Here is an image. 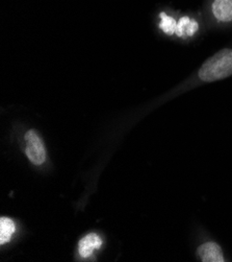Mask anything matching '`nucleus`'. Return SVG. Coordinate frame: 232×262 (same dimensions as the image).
<instances>
[{"label": "nucleus", "instance_id": "obj_1", "mask_svg": "<svg viewBox=\"0 0 232 262\" xmlns=\"http://www.w3.org/2000/svg\"><path fill=\"white\" fill-rule=\"evenodd\" d=\"M199 78L205 83L217 82L232 75V49L225 48L206 60L199 70Z\"/></svg>", "mask_w": 232, "mask_h": 262}, {"label": "nucleus", "instance_id": "obj_2", "mask_svg": "<svg viewBox=\"0 0 232 262\" xmlns=\"http://www.w3.org/2000/svg\"><path fill=\"white\" fill-rule=\"evenodd\" d=\"M24 139L25 143H27L25 152H27L31 162L35 165L43 164L46 160V149L39 134L36 130L31 129L25 134Z\"/></svg>", "mask_w": 232, "mask_h": 262}, {"label": "nucleus", "instance_id": "obj_3", "mask_svg": "<svg viewBox=\"0 0 232 262\" xmlns=\"http://www.w3.org/2000/svg\"><path fill=\"white\" fill-rule=\"evenodd\" d=\"M198 255L204 262H223L224 256L220 246L215 243H206L198 248Z\"/></svg>", "mask_w": 232, "mask_h": 262}, {"label": "nucleus", "instance_id": "obj_4", "mask_svg": "<svg viewBox=\"0 0 232 262\" xmlns=\"http://www.w3.org/2000/svg\"><path fill=\"white\" fill-rule=\"evenodd\" d=\"M102 245L101 238L95 233L88 234L87 236L82 238L79 245V252L83 258H89L92 256L95 250H98Z\"/></svg>", "mask_w": 232, "mask_h": 262}, {"label": "nucleus", "instance_id": "obj_5", "mask_svg": "<svg viewBox=\"0 0 232 262\" xmlns=\"http://www.w3.org/2000/svg\"><path fill=\"white\" fill-rule=\"evenodd\" d=\"M199 30V23L191 17H182L177 22L175 35L182 38H188L194 36Z\"/></svg>", "mask_w": 232, "mask_h": 262}, {"label": "nucleus", "instance_id": "obj_6", "mask_svg": "<svg viewBox=\"0 0 232 262\" xmlns=\"http://www.w3.org/2000/svg\"><path fill=\"white\" fill-rule=\"evenodd\" d=\"M212 9L218 21H232V0H215Z\"/></svg>", "mask_w": 232, "mask_h": 262}, {"label": "nucleus", "instance_id": "obj_7", "mask_svg": "<svg viewBox=\"0 0 232 262\" xmlns=\"http://www.w3.org/2000/svg\"><path fill=\"white\" fill-rule=\"evenodd\" d=\"M16 232L15 223L9 217L0 219V244L5 245L9 243Z\"/></svg>", "mask_w": 232, "mask_h": 262}, {"label": "nucleus", "instance_id": "obj_8", "mask_svg": "<svg viewBox=\"0 0 232 262\" xmlns=\"http://www.w3.org/2000/svg\"><path fill=\"white\" fill-rule=\"evenodd\" d=\"M161 17V23H160V29L167 35L172 36L175 34L176 32V28H177V21L171 17L168 16L165 12L160 14Z\"/></svg>", "mask_w": 232, "mask_h": 262}]
</instances>
